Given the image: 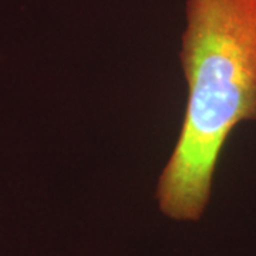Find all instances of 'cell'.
<instances>
[{
	"mask_svg": "<svg viewBox=\"0 0 256 256\" xmlns=\"http://www.w3.org/2000/svg\"><path fill=\"white\" fill-rule=\"evenodd\" d=\"M180 63L185 114L156 198L166 218L196 222L225 142L239 124L256 121V0H186Z\"/></svg>",
	"mask_w": 256,
	"mask_h": 256,
	"instance_id": "6da1fadb",
	"label": "cell"
}]
</instances>
